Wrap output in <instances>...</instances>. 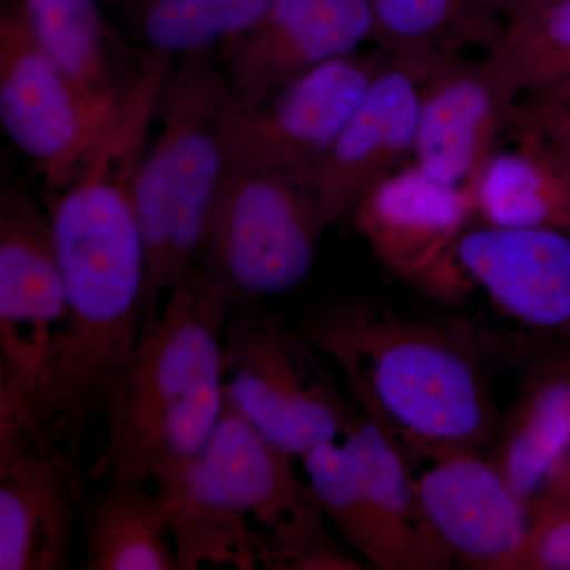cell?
<instances>
[{
  "label": "cell",
  "instance_id": "cell-9",
  "mask_svg": "<svg viewBox=\"0 0 570 570\" xmlns=\"http://www.w3.org/2000/svg\"><path fill=\"white\" fill-rule=\"evenodd\" d=\"M121 100L86 91L41 47L17 0L3 3L0 122L52 193L102 140Z\"/></svg>",
  "mask_w": 570,
  "mask_h": 570
},
{
  "label": "cell",
  "instance_id": "cell-22",
  "mask_svg": "<svg viewBox=\"0 0 570 570\" xmlns=\"http://www.w3.org/2000/svg\"><path fill=\"white\" fill-rule=\"evenodd\" d=\"M490 52L521 96L570 100V0H509Z\"/></svg>",
  "mask_w": 570,
  "mask_h": 570
},
{
  "label": "cell",
  "instance_id": "cell-24",
  "mask_svg": "<svg viewBox=\"0 0 570 570\" xmlns=\"http://www.w3.org/2000/svg\"><path fill=\"white\" fill-rule=\"evenodd\" d=\"M272 0H138V28L149 51L179 59L219 50L253 29Z\"/></svg>",
  "mask_w": 570,
  "mask_h": 570
},
{
  "label": "cell",
  "instance_id": "cell-29",
  "mask_svg": "<svg viewBox=\"0 0 570 570\" xmlns=\"http://www.w3.org/2000/svg\"><path fill=\"white\" fill-rule=\"evenodd\" d=\"M124 2L132 3L134 7H137L138 0H124Z\"/></svg>",
  "mask_w": 570,
  "mask_h": 570
},
{
  "label": "cell",
  "instance_id": "cell-19",
  "mask_svg": "<svg viewBox=\"0 0 570 570\" xmlns=\"http://www.w3.org/2000/svg\"><path fill=\"white\" fill-rule=\"evenodd\" d=\"M343 439L392 554L393 570L452 569L428 524L406 455L360 411Z\"/></svg>",
  "mask_w": 570,
  "mask_h": 570
},
{
  "label": "cell",
  "instance_id": "cell-4",
  "mask_svg": "<svg viewBox=\"0 0 570 570\" xmlns=\"http://www.w3.org/2000/svg\"><path fill=\"white\" fill-rule=\"evenodd\" d=\"M235 104L219 58L194 52L176 61L137 178L145 243L141 330L171 291L197 268L228 168L227 130Z\"/></svg>",
  "mask_w": 570,
  "mask_h": 570
},
{
  "label": "cell",
  "instance_id": "cell-23",
  "mask_svg": "<svg viewBox=\"0 0 570 570\" xmlns=\"http://www.w3.org/2000/svg\"><path fill=\"white\" fill-rule=\"evenodd\" d=\"M41 47L94 96L122 97L129 78L116 69L115 43L97 0H17Z\"/></svg>",
  "mask_w": 570,
  "mask_h": 570
},
{
  "label": "cell",
  "instance_id": "cell-15",
  "mask_svg": "<svg viewBox=\"0 0 570 570\" xmlns=\"http://www.w3.org/2000/svg\"><path fill=\"white\" fill-rule=\"evenodd\" d=\"M80 455L28 433L0 444V570L69 568L85 502Z\"/></svg>",
  "mask_w": 570,
  "mask_h": 570
},
{
  "label": "cell",
  "instance_id": "cell-13",
  "mask_svg": "<svg viewBox=\"0 0 570 570\" xmlns=\"http://www.w3.org/2000/svg\"><path fill=\"white\" fill-rule=\"evenodd\" d=\"M373 39V0H272L262 20L217 58L236 110H246Z\"/></svg>",
  "mask_w": 570,
  "mask_h": 570
},
{
  "label": "cell",
  "instance_id": "cell-10",
  "mask_svg": "<svg viewBox=\"0 0 570 570\" xmlns=\"http://www.w3.org/2000/svg\"><path fill=\"white\" fill-rule=\"evenodd\" d=\"M389 56L351 52L306 71L254 107L234 110L228 167L305 179L328 151Z\"/></svg>",
  "mask_w": 570,
  "mask_h": 570
},
{
  "label": "cell",
  "instance_id": "cell-20",
  "mask_svg": "<svg viewBox=\"0 0 570 570\" xmlns=\"http://www.w3.org/2000/svg\"><path fill=\"white\" fill-rule=\"evenodd\" d=\"M149 483L107 480L82 502L86 570H179L163 494Z\"/></svg>",
  "mask_w": 570,
  "mask_h": 570
},
{
  "label": "cell",
  "instance_id": "cell-1",
  "mask_svg": "<svg viewBox=\"0 0 570 570\" xmlns=\"http://www.w3.org/2000/svg\"><path fill=\"white\" fill-rule=\"evenodd\" d=\"M296 326L337 367L360 414L409 461L487 455L501 412L491 356L463 318L352 298L314 307Z\"/></svg>",
  "mask_w": 570,
  "mask_h": 570
},
{
  "label": "cell",
  "instance_id": "cell-3",
  "mask_svg": "<svg viewBox=\"0 0 570 570\" xmlns=\"http://www.w3.org/2000/svg\"><path fill=\"white\" fill-rule=\"evenodd\" d=\"M294 455L277 448L234 406H225L200 459L174 491L171 515L225 546L264 553V569H363L326 530L324 512Z\"/></svg>",
  "mask_w": 570,
  "mask_h": 570
},
{
  "label": "cell",
  "instance_id": "cell-16",
  "mask_svg": "<svg viewBox=\"0 0 570 570\" xmlns=\"http://www.w3.org/2000/svg\"><path fill=\"white\" fill-rule=\"evenodd\" d=\"M351 217L379 264L417 283L474 217L472 190L439 183L411 160L376 184Z\"/></svg>",
  "mask_w": 570,
  "mask_h": 570
},
{
  "label": "cell",
  "instance_id": "cell-17",
  "mask_svg": "<svg viewBox=\"0 0 570 570\" xmlns=\"http://www.w3.org/2000/svg\"><path fill=\"white\" fill-rule=\"evenodd\" d=\"M570 452V355L540 360L501 414L487 453L512 490L532 502Z\"/></svg>",
  "mask_w": 570,
  "mask_h": 570
},
{
  "label": "cell",
  "instance_id": "cell-25",
  "mask_svg": "<svg viewBox=\"0 0 570 570\" xmlns=\"http://www.w3.org/2000/svg\"><path fill=\"white\" fill-rule=\"evenodd\" d=\"M299 464L318 508L348 549L371 568L393 570L392 554L379 530L346 441L341 438L318 445Z\"/></svg>",
  "mask_w": 570,
  "mask_h": 570
},
{
  "label": "cell",
  "instance_id": "cell-7",
  "mask_svg": "<svg viewBox=\"0 0 570 570\" xmlns=\"http://www.w3.org/2000/svg\"><path fill=\"white\" fill-rule=\"evenodd\" d=\"M298 326L275 316L228 318L224 333L225 393L277 448L302 460L340 441L358 409Z\"/></svg>",
  "mask_w": 570,
  "mask_h": 570
},
{
  "label": "cell",
  "instance_id": "cell-14",
  "mask_svg": "<svg viewBox=\"0 0 570 570\" xmlns=\"http://www.w3.org/2000/svg\"><path fill=\"white\" fill-rule=\"evenodd\" d=\"M420 504L453 568L519 570L534 510L483 453L430 461L415 475Z\"/></svg>",
  "mask_w": 570,
  "mask_h": 570
},
{
  "label": "cell",
  "instance_id": "cell-11",
  "mask_svg": "<svg viewBox=\"0 0 570 570\" xmlns=\"http://www.w3.org/2000/svg\"><path fill=\"white\" fill-rule=\"evenodd\" d=\"M439 61L389 56L328 151L306 176L328 227L351 217L376 184L411 163L423 85Z\"/></svg>",
  "mask_w": 570,
  "mask_h": 570
},
{
  "label": "cell",
  "instance_id": "cell-26",
  "mask_svg": "<svg viewBox=\"0 0 570 570\" xmlns=\"http://www.w3.org/2000/svg\"><path fill=\"white\" fill-rule=\"evenodd\" d=\"M519 570H570V502L535 501Z\"/></svg>",
  "mask_w": 570,
  "mask_h": 570
},
{
  "label": "cell",
  "instance_id": "cell-18",
  "mask_svg": "<svg viewBox=\"0 0 570 570\" xmlns=\"http://www.w3.org/2000/svg\"><path fill=\"white\" fill-rule=\"evenodd\" d=\"M483 165L472 205L479 223L570 232V163L534 135L509 130Z\"/></svg>",
  "mask_w": 570,
  "mask_h": 570
},
{
  "label": "cell",
  "instance_id": "cell-21",
  "mask_svg": "<svg viewBox=\"0 0 570 570\" xmlns=\"http://www.w3.org/2000/svg\"><path fill=\"white\" fill-rule=\"evenodd\" d=\"M509 0H373L374 43L387 56L442 59L498 43Z\"/></svg>",
  "mask_w": 570,
  "mask_h": 570
},
{
  "label": "cell",
  "instance_id": "cell-28",
  "mask_svg": "<svg viewBox=\"0 0 570 570\" xmlns=\"http://www.w3.org/2000/svg\"><path fill=\"white\" fill-rule=\"evenodd\" d=\"M535 501L570 502V452L551 472L549 482L546 483L542 493Z\"/></svg>",
  "mask_w": 570,
  "mask_h": 570
},
{
  "label": "cell",
  "instance_id": "cell-6",
  "mask_svg": "<svg viewBox=\"0 0 570 570\" xmlns=\"http://www.w3.org/2000/svg\"><path fill=\"white\" fill-rule=\"evenodd\" d=\"M326 227L305 179L228 167L197 266L234 303L287 294L313 269Z\"/></svg>",
  "mask_w": 570,
  "mask_h": 570
},
{
  "label": "cell",
  "instance_id": "cell-5",
  "mask_svg": "<svg viewBox=\"0 0 570 570\" xmlns=\"http://www.w3.org/2000/svg\"><path fill=\"white\" fill-rule=\"evenodd\" d=\"M478 335L490 356H558L570 344V232L468 225L414 283Z\"/></svg>",
  "mask_w": 570,
  "mask_h": 570
},
{
  "label": "cell",
  "instance_id": "cell-2",
  "mask_svg": "<svg viewBox=\"0 0 570 570\" xmlns=\"http://www.w3.org/2000/svg\"><path fill=\"white\" fill-rule=\"evenodd\" d=\"M232 307L227 288L200 266L167 295L105 404L94 475L146 482L160 493L186 479L223 415Z\"/></svg>",
  "mask_w": 570,
  "mask_h": 570
},
{
  "label": "cell",
  "instance_id": "cell-12",
  "mask_svg": "<svg viewBox=\"0 0 570 570\" xmlns=\"http://www.w3.org/2000/svg\"><path fill=\"white\" fill-rule=\"evenodd\" d=\"M519 86L497 56L441 59L423 85L412 163L448 186L471 189L508 132Z\"/></svg>",
  "mask_w": 570,
  "mask_h": 570
},
{
  "label": "cell",
  "instance_id": "cell-27",
  "mask_svg": "<svg viewBox=\"0 0 570 570\" xmlns=\"http://www.w3.org/2000/svg\"><path fill=\"white\" fill-rule=\"evenodd\" d=\"M509 130L534 135L570 163V100H523L512 112Z\"/></svg>",
  "mask_w": 570,
  "mask_h": 570
},
{
  "label": "cell",
  "instance_id": "cell-8",
  "mask_svg": "<svg viewBox=\"0 0 570 570\" xmlns=\"http://www.w3.org/2000/svg\"><path fill=\"white\" fill-rule=\"evenodd\" d=\"M66 316L50 214L17 187L0 193V442L28 433Z\"/></svg>",
  "mask_w": 570,
  "mask_h": 570
}]
</instances>
